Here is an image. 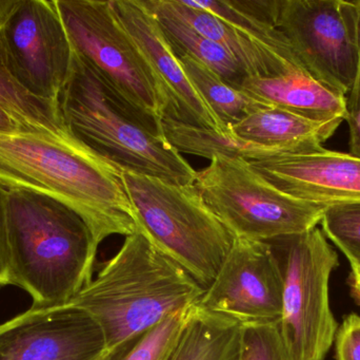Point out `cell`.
<instances>
[{
  "mask_svg": "<svg viewBox=\"0 0 360 360\" xmlns=\"http://www.w3.org/2000/svg\"><path fill=\"white\" fill-rule=\"evenodd\" d=\"M0 188L58 201L86 222L99 247L137 232L122 170L78 139L55 131H0Z\"/></svg>",
  "mask_w": 360,
  "mask_h": 360,
  "instance_id": "6da1fadb",
  "label": "cell"
},
{
  "mask_svg": "<svg viewBox=\"0 0 360 360\" xmlns=\"http://www.w3.org/2000/svg\"><path fill=\"white\" fill-rule=\"evenodd\" d=\"M205 290L137 230L68 304L98 325L107 350L194 306Z\"/></svg>",
  "mask_w": 360,
  "mask_h": 360,
  "instance_id": "7a4b0ae2",
  "label": "cell"
},
{
  "mask_svg": "<svg viewBox=\"0 0 360 360\" xmlns=\"http://www.w3.org/2000/svg\"><path fill=\"white\" fill-rule=\"evenodd\" d=\"M58 106L69 130L122 171L194 184L197 171L165 137L162 120L122 99L74 49Z\"/></svg>",
  "mask_w": 360,
  "mask_h": 360,
  "instance_id": "3957f363",
  "label": "cell"
},
{
  "mask_svg": "<svg viewBox=\"0 0 360 360\" xmlns=\"http://www.w3.org/2000/svg\"><path fill=\"white\" fill-rule=\"evenodd\" d=\"M8 273L35 306L67 304L93 278L98 247L65 205L25 190L8 192Z\"/></svg>",
  "mask_w": 360,
  "mask_h": 360,
  "instance_id": "277c9868",
  "label": "cell"
},
{
  "mask_svg": "<svg viewBox=\"0 0 360 360\" xmlns=\"http://www.w3.org/2000/svg\"><path fill=\"white\" fill-rule=\"evenodd\" d=\"M139 230L203 287L211 285L234 237L194 184L122 171Z\"/></svg>",
  "mask_w": 360,
  "mask_h": 360,
  "instance_id": "5b68a950",
  "label": "cell"
},
{
  "mask_svg": "<svg viewBox=\"0 0 360 360\" xmlns=\"http://www.w3.org/2000/svg\"><path fill=\"white\" fill-rule=\"evenodd\" d=\"M283 277V340L293 360H326L338 321L330 304V278L340 266L335 249L319 228L268 241Z\"/></svg>",
  "mask_w": 360,
  "mask_h": 360,
  "instance_id": "8992f818",
  "label": "cell"
},
{
  "mask_svg": "<svg viewBox=\"0 0 360 360\" xmlns=\"http://www.w3.org/2000/svg\"><path fill=\"white\" fill-rule=\"evenodd\" d=\"M194 185L234 239L268 242L308 232L327 207L281 192L241 158L214 156Z\"/></svg>",
  "mask_w": 360,
  "mask_h": 360,
  "instance_id": "52a82bcc",
  "label": "cell"
},
{
  "mask_svg": "<svg viewBox=\"0 0 360 360\" xmlns=\"http://www.w3.org/2000/svg\"><path fill=\"white\" fill-rule=\"evenodd\" d=\"M74 50L128 103L162 120L168 101L111 1L55 0Z\"/></svg>",
  "mask_w": 360,
  "mask_h": 360,
  "instance_id": "ba28073f",
  "label": "cell"
},
{
  "mask_svg": "<svg viewBox=\"0 0 360 360\" xmlns=\"http://www.w3.org/2000/svg\"><path fill=\"white\" fill-rule=\"evenodd\" d=\"M274 25L315 80L350 94L357 70L355 1L277 0Z\"/></svg>",
  "mask_w": 360,
  "mask_h": 360,
  "instance_id": "9c48e42d",
  "label": "cell"
},
{
  "mask_svg": "<svg viewBox=\"0 0 360 360\" xmlns=\"http://www.w3.org/2000/svg\"><path fill=\"white\" fill-rule=\"evenodd\" d=\"M197 306L243 325L279 323L283 277L269 242L234 239Z\"/></svg>",
  "mask_w": 360,
  "mask_h": 360,
  "instance_id": "30bf717a",
  "label": "cell"
},
{
  "mask_svg": "<svg viewBox=\"0 0 360 360\" xmlns=\"http://www.w3.org/2000/svg\"><path fill=\"white\" fill-rule=\"evenodd\" d=\"M2 32L17 80L34 97L58 104L73 46L55 0H22Z\"/></svg>",
  "mask_w": 360,
  "mask_h": 360,
  "instance_id": "8fae6325",
  "label": "cell"
},
{
  "mask_svg": "<svg viewBox=\"0 0 360 360\" xmlns=\"http://www.w3.org/2000/svg\"><path fill=\"white\" fill-rule=\"evenodd\" d=\"M105 349L98 325L68 302L0 323V360H94Z\"/></svg>",
  "mask_w": 360,
  "mask_h": 360,
  "instance_id": "7c38bea8",
  "label": "cell"
},
{
  "mask_svg": "<svg viewBox=\"0 0 360 360\" xmlns=\"http://www.w3.org/2000/svg\"><path fill=\"white\" fill-rule=\"evenodd\" d=\"M112 6L153 72L168 101L165 116L193 126L232 133L188 80L179 53L143 0H111Z\"/></svg>",
  "mask_w": 360,
  "mask_h": 360,
  "instance_id": "4fadbf2b",
  "label": "cell"
},
{
  "mask_svg": "<svg viewBox=\"0 0 360 360\" xmlns=\"http://www.w3.org/2000/svg\"><path fill=\"white\" fill-rule=\"evenodd\" d=\"M269 183L294 198L329 205L360 201V158L325 148L249 161Z\"/></svg>",
  "mask_w": 360,
  "mask_h": 360,
  "instance_id": "5bb4252c",
  "label": "cell"
},
{
  "mask_svg": "<svg viewBox=\"0 0 360 360\" xmlns=\"http://www.w3.org/2000/svg\"><path fill=\"white\" fill-rule=\"evenodd\" d=\"M243 92L266 105L283 108L317 122L348 118L347 97L315 80L302 65H294L271 76H247Z\"/></svg>",
  "mask_w": 360,
  "mask_h": 360,
  "instance_id": "9a60e30c",
  "label": "cell"
},
{
  "mask_svg": "<svg viewBox=\"0 0 360 360\" xmlns=\"http://www.w3.org/2000/svg\"><path fill=\"white\" fill-rule=\"evenodd\" d=\"M342 123L317 122L283 108L262 104L231 128L237 137L289 156L321 149Z\"/></svg>",
  "mask_w": 360,
  "mask_h": 360,
  "instance_id": "2e32d148",
  "label": "cell"
},
{
  "mask_svg": "<svg viewBox=\"0 0 360 360\" xmlns=\"http://www.w3.org/2000/svg\"><path fill=\"white\" fill-rule=\"evenodd\" d=\"M169 2L191 27L232 55L248 76L274 75L292 66L302 65L296 55H283L262 48L217 15L192 6L188 0Z\"/></svg>",
  "mask_w": 360,
  "mask_h": 360,
  "instance_id": "e0dca14e",
  "label": "cell"
},
{
  "mask_svg": "<svg viewBox=\"0 0 360 360\" xmlns=\"http://www.w3.org/2000/svg\"><path fill=\"white\" fill-rule=\"evenodd\" d=\"M243 328L195 304L167 360H240Z\"/></svg>",
  "mask_w": 360,
  "mask_h": 360,
  "instance_id": "ac0fdd59",
  "label": "cell"
},
{
  "mask_svg": "<svg viewBox=\"0 0 360 360\" xmlns=\"http://www.w3.org/2000/svg\"><path fill=\"white\" fill-rule=\"evenodd\" d=\"M153 13L177 53H184L219 74L231 86L239 89L247 73L224 48L212 42L179 17L169 0H143Z\"/></svg>",
  "mask_w": 360,
  "mask_h": 360,
  "instance_id": "d6986e66",
  "label": "cell"
},
{
  "mask_svg": "<svg viewBox=\"0 0 360 360\" xmlns=\"http://www.w3.org/2000/svg\"><path fill=\"white\" fill-rule=\"evenodd\" d=\"M165 137L177 151L212 160L214 156L241 158L248 161L283 156L278 150L237 137L233 133H219L203 127L179 122L168 116L162 118Z\"/></svg>",
  "mask_w": 360,
  "mask_h": 360,
  "instance_id": "ffe728a7",
  "label": "cell"
},
{
  "mask_svg": "<svg viewBox=\"0 0 360 360\" xmlns=\"http://www.w3.org/2000/svg\"><path fill=\"white\" fill-rule=\"evenodd\" d=\"M0 108L30 130L55 131L65 127L58 104L38 99L15 77L0 30Z\"/></svg>",
  "mask_w": 360,
  "mask_h": 360,
  "instance_id": "44dd1931",
  "label": "cell"
},
{
  "mask_svg": "<svg viewBox=\"0 0 360 360\" xmlns=\"http://www.w3.org/2000/svg\"><path fill=\"white\" fill-rule=\"evenodd\" d=\"M179 56L193 86L226 126L231 128L262 105L190 55L179 53Z\"/></svg>",
  "mask_w": 360,
  "mask_h": 360,
  "instance_id": "7402d4cb",
  "label": "cell"
},
{
  "mask_svg": "<svg viewBox=\"0 0 360 360\" xmlns=\"http://www.w3.org/2000/svg\"><path fill=\"white\" fill-rule=\"evenodd\" d=\"M194 306L171 315L143 333L107 349L94 360L168 359Z\"/></svg>",
  "mask_w": 360,
  "mask_h": 360,
  "instance_id": "603a6c76",
  "label": "cell"
},
{
  "mask_svg": "<svg viewBox=\"0 0 360 360\" xmlns=\"http://www.w3.org/2000/svg\"><path fill=\"white\" fill-rule=\"evenodd\" d=\"M188 4L217 15L262 48L283 55H296L287 38L275 25L245 12L235 0H203Z\"/></svg>",
  "mask_w": 360,
  "mask_h": 360,
  "instance_id": "cb8c5ba5",
  "label": "cell"
},
{
  "mask_svg": "<svg viewBox=\"0 0 360 360\" xmlns=\"http://www.w3.org/2000/svg\"><path fill=\"white\" fill-rule=\"evenodd\" d=\"M321 224L325 236L346 256L351 266H360V201L329 205Z\"/></svg>",
  "mask_w": 360,
  "mask_h": 360,
  "instance_id": "d4e9b609",
  "label": "cell"
},
{
  "mask_svg": "<svg viewBox=\"0 0 360 360\" xmlns=\"http://www.w3.org/2000/svg\"><path fill=\"white\" fill-rule=\"evenodd\" d=\"M240 360H293L279 323L245 325Z\"/></svg>",
  "mask_w": 360,
  "mask_h": 360,
  "instance_id": "484cf974",
  "label": "cell"
},
{
  "mask_svg": "<svg viewBox=\"0 0 360 360\" xmlns=\"http://www.w3.org/2000/svg\"><path fill=\"white\" fill-rule=\"evenodd\" d=\"M336 360H360V316L349 315L338 328L335 338Z\"/></svg>",
  "mask_w": 360,
  "mask_h": 360,
  "instance_id": "4316f807",
  "label": "cell"
},
{
  "mask_svg": "<svg viewBox=\"0 0 360 360\" xmlns=\"http://www.w3.org/2000/svg\"><path fill=\"white\" fill-rule=\"evenodd\" d=\"M8 192L0 188V287L10 285L8 273Z\"/></svg>",
  "mask_w": 360,
  "mask_h": 360,
  "instance_id": "83f0119b",
  "label": "cell"
},
{
  "mask_svg": "<svg viewBox=\"0 0 360 360\" xmlns=\"http://www.w3.org/2000/svg\"><path fill=\"white\" fill-rule=\"evenodd\" d=\"M357 8V70L354 85L347 97L348 116L356 113L360 109V0L355 1Z\"/></svg>",
  "mask_w": 360,
  "mask_h": 360,
  "instance_id": "f1b7e54d",
  "label": "cell"
},
{
  "mask_svg": "<svg viewBox=\"0 0 360 360\" xmlns=\"http://www.w3.org/2000/svg\"><path fill=\"white\" fill-rule=\"evenodd\" d=\"M347 122L350 131V139H349V150L350 154L360 158V109L356 113L348 116Z\"/></svg>",
  "mask_w": 360,
  "mask_h": 360,
  "instance_id": "f546056e",
  "label": "cell"
},
{
  "mask_svg": "<svg viewBox=\"0 0 360 360\" xmlns=\"http://www.w3.org/2000/svg\"><path fill=\"white\" fill-rule=\"evenodd\" d=\"M22 0H0V30H4Z\"/></svg>",
  "mask_w": 360,
  "mask_h": 360,
  "instance_id": "4dcf8cb0",
  "label": "cell"
},
{
  "mask_svg": "<svg viewBox=\"0 0 360 360\" xmlns=\"http://www.w3.org/2000/svg\"><path fill=\"white\" fill-rule=\"evenodd\" d=\"M30 130L16 118L0 108V131ZM35 131V130H30Z\"/></svg>",
  "mask_w": 360,
  "mask_h": 360,
  "instance_id": "1f68e13d",
  "label": "cell"
},
{
  "mask_svg": "<svg viewBox=\"0 0 360 360\" xmlns=\"http://www.w3.org/2000/svg\"><path fill=\"white\" fill-rule=\"evenodd\" d=\"M349 285H350L351 295L360 306V266H351Z\"/></svg>",
  "mask_w": 360,
  "mask_h": 360,
  "instance_id": "d6a6232c",
  "label": "cell"
}]
</instances>
